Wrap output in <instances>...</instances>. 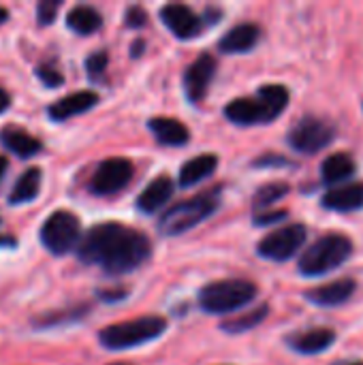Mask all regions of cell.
<instances>
[{"label": "cell", "mask_w": 363, "mask_h": 365, "mask_svg": "<svg viewBox=\"0 0 363 365\" xmlns=\"http://www.w3.org/2000/svg\"><path fill=\"white\" fill-rule=\"evenodd\" d=\"M150 240L120 222H101L92 227L77 246L79 261L98 265L109 276H124L148 261Z\"/></svg>", "instance_id": "cell-1"}, {"label": "cell", "mask_w": 363, "mask_h": 365, "mask_svg": "<svg viewBox=\"0 0 363 365\" xmlns=\"http://www.w3.org/2000/svg\"><path fill=\"white\" fill-rule=\"evenodd\" d=\"M220 205V192L218 190H210V192H201L188 201H182L173 207H169L160 220H158V233L165 237H175L182 235L190 229H195L197 225H201L205 218H210Z\"/></svg>", "instance_id": "cell-2"}, {"label": "cell", "mask_w": 363, "mask_h": 365, "mask_svg": "<svg viewBox=\"0 0 363 365\" xmlns=\"http://www.w3.org/2000/svg\"><path fill=\"white\" fill-rule=\"evenodd\" d=\"M351 252H353V242L347 235L329 233V235H323L321 240H317L300 257L297 269L306 278L325 276V274L338 269L340 265H344L349 261Z\"/></svg>", "instance_id": "cell-3"}, {"label": "cell", "mask_w": 363, "mask_h": 365, "mask_svg": "<svg viewBox=\"0 0 363 365\" xmlns=\"http://www.w3.org/2000/svg\"><path fill=\"white\" fill-rule=\"evenodd\" d=\"M257 284L244 278L218 280L199 291V306L208 314H227L246 308L257 299Z\"/></svg>", "instance_id": "cell-4"}, {"label": "cell", "mask_w": 363, "mask_h": 365, "mask_svg": "<svg viewBox=\"0 0 363 365\" xmlns=\"http://www.w3.org/2000/svg\"><path fill=\"white\" fill-rule=\"evenodd\" d=\"M167 331V321L163 317H141L126 323H116L98 334V340L109 351H128L160 338Z\"/></svg>", "instance_id": "cell-5"}, {"label": "cell", "mask_w": 363, "mask_h": 365, "mask_svg": "<svg viewBox=\"0 0 363 365\" xmlns=\"http://www.w3.org/2000/svg\"><path fill=\"white\" fill-rule=\"evenodd\" d=\"M81 225L79 218L66 210L53 212L41 227V244L51 255H66L81 242Z\"/></svg>", "instance_id": "cell-6"}, {"label": "cell", "mask_w": 363, "mask_h": 365, "mask_svg": "<svg viewBox=\"0 0 363 365\" xmlns=\"http://www.w3.org/2000/svg\"><path fill=\"white\" fill-rule=\"evenodd\" d=\"M306 235H308V231L304 225H300V222L287 225V227L276 229L274 233L265 235L261 240V244L257 246V252L261 259H267V261H278V263L289 261L304 246Z\"/></svg>", "instance_id": "cell-7"}, {"label": "cell", "mask_w": 363, "mask_h": 365, "mask_svg": "<svg viewBox=\"0 0 363 365\" xmlns=\"http://www.w3.org/2000/svg\"><path fill=\"white\" fill-rule=\"evenodd\" d=\"M334 141V126L319 118H302L289 133V143L300 154H317Z\"/></svg>", "instance_id": "cell-8"}, {"label": "cell", "mask_w": 363, "mask_h": 365, "mask_svg": "<svg viewBox=\"0 0 363 365\" xmlns=\"http://www.w3.org/2000/svg\"><path fill=\"white\" fill-rule=\"evenodd\" d=\"M133 163L126 158H107L103 160L92 180H90V190L98 197L120 192L131 180H133Z\"/></svg>", "instance_id": "cell-9"}, {"label": "cell", "mask_w": 363, "mask_h": 365, "mask_svg": "<svg viewBox=\"0 0 363 365\" xmlns=\"http://www.w3.org/2000/svg\"><path fill=\"white\" fill-rule=\"evenodd\" d=\"M216 73V58L212 53H201L184 73V92L190 103H199L214 79Z\"/></svg>", "instance_id": "cell-10"}, {"label": "cell", "mask_w": 363, "mask_h": 365, "mask_svg": "<svg viewBox=\"0 0 363 365\" xmlns=\"http://www.w3.org/2000/svg\"><path fill=\"white\" fill-rule=\"evenodd\" d=\"M163 24L182 41L195 38L201 32V17L186 4H167L160 9Z\"/></svg>", "instance_id": "cell-11"}, {"label": "cell", "mask_w": 363, "mask_h": 365, "mask_svg": "<svg viewBox=\"0 0 363 365\" xmlns=\"http://www.w3.org/2000/svg\"><path fill=\"white\" fill-rule=\"evenodd\" d=\"M98 103V94L92 92V90H81V92H73L56 103H51L47 107V115L53 120V122H62V120H68L73 115H79V113H86L88 109H92L94 105Z\"/></svg>", "instance_id": "cell-12"}, {"label": "cell", "mask_w": 363, "mask_h": 365, "mask_svg": "<svg viewBox=\"0 0 363 365\" xmlns=\"http://www.w3.org/2000/svg\"><path fill=\"white\" fill-rule=\"evenodd\" d=\"M355 289H357V282L353 278H342V280H336V282H329L325 287L308 291L306 299L319 308H336V306L349 302L353 297Z\"/></svg>", "instance_id": "cell-13"}, {"label": "cell", "mask_w": 363, "mask_h": 365, "mask_svg": "<svg viewBox=\"0 0 363 365\" xmlns=\"http://www.w3.org/2000/svg\"><path fill=\"white\" fill-rule=\"evenodd\" d=\"M171 197H173V182H171V178L169 175H158L139 195L137 207L143 214H156L158 210H163L169 203Z\"/></svg>", "instance_id": "cell-14"}, {"label": "cell", "mask_w": 363, "mask_h": 365, "mask_svg": "<svg viewBox=\"0 0 363 365\" xmlns=\"http://www.w3.org/2000/svg\"><path fill=\"white\" fill-rule=\"evenodd\" d=\"M225 115L240 126H252V124H265L267 113L259 98H233L225 107Z\"/></svg>", "instance_id": "cell-15"}, {"label": "cell", "mask_w": 363, "mask_h": 365, "mask_svg": "<svg viewBox=\"0 0 363 365\" xmlns=\"http://www.w3.org/2000/svg\"><path fill=\"white\" fill-rule=\"evenodd\" d=\"M216 167H218L216 154H199V156H195L182 165L178 182L182 188H193V186L201 184L203 180H208L216 171Z\"/></svg>", "instance_id": "cell-16"}, {"label": "cell", "mask_w": 363, "mask_h": 365, "mask_svg": "<svg viewBox=\"0 0 363 365\" xmlns=\"http://www.w3.org/2000/svg\"><path fill=\"white\" fill-rule=\"evenodd\" d=\"M323 207L334 212H355L363 207V184H349L327 190L323 197Z\"/></svg>", "instance_id": "cell-17"}, {"label": "cell", "mask_w": 363, "mask_h": 365, "mask_svg": "<svg viewBox=\"0 0 363 365\" xmlns=\"http://www.w3.org/2000/svg\"><path fill=\"white\" fill-rule=\"evenodd\" d=\"M259 41V28L255 24H240L231 28L218 43L223 53H244L250 51Z\"/></svg>", "instance_id": "cell-18"}, {"label": "cell", "mask_w": 363, "mask_h": 365, "mask_svg": "<svg viewBox=\"0 0 363 365\" xmlns=\"http://www.w3.org/2000/svg\"><path fill=\"white\" fill-rule=\"evenodd\" d=\"M148 128L163 145H184L190 139V130L175 118H152Z\"/></svg>", "instance_id": "cell-19"}, {"label": "cell", "mask_w": 363, "mask_h": 365, "mask_svg": "<svg viewBox=\"0 0 363 365\" xmlns=\"http://www.w3.org/2000/svg\"><path fill=\"white\" fill-rule=\"evenodd\" d=\"M334 342H336V334L332 329L317 327V329H310V331H304V334L295 336L291 340V346L300 355H319V353L327 351Z\"/></svg>", "instance_id": "cell-20"}, {"label": "cell", "mask_w": 363, "mask_h": 365, "mask_svg": "<svg viewBox=\"0 0 363 365\" xmlns=\"http://www.w3.org/2000/svg\"><path fill=\"white\" fill-rule=\"evenodd\" d=\"M0 143L19 158H30V156L39 154V150H41L39 139H34L32 135H28V133H24V130H19L15 126H6L0 133Z\"/></svg>", "instance_id": "cell-21"}, {"label": "cell", "mask_w": 363, "mask_h": 365, "mask_svg": "<svg viewBox=\"0 0 363 365\" xmlns=\"http://www.w3.org/2000/svg\"><path fill=\"white\" fill-rule=\"evenodd\" d=\"M353 173H355V160L344 152H336V154L327 156L321 165V178L329 186L349 180Z\"/></svg>", "instance_id": "cell-22"}, {"label": "cell", "mask_w": 363, "mask_h": 365, "mask_svg": "<svg viewBox=\"0 0 363 365\" xmlns=\"http://www.w3.org/2000/svg\"><path fill=\"white\" fill-rule=\"evenodd\" d=\"M39 190H41V169L39 167H30L15 182L11 195H9V203L11 205L30 203V201H34L39 197Z\"/></svg>", "instance_id": "cell-23"}, {"label": "cell", "mask_w": 363, "mask_h": 365, "mask_svg": "<svg viewBox=\"0 0 363 365\" xmlns=\"http://www.w3.org/2000/svg\"><path fill=\"white\" fill-rule=\"evenodd\" d=\"M66 26L77 32V34H92L96 32L101 26H103V17L96 9L88 6V4H79V6H73L68 13H66Z\"/></svg>", "instance_id": "cell-24"}, {"label": "cell", "mask_w": 363, "mask_h": 365, "mask_svg": "<svg viewBox=\"0 0 363 365\" xmlns=\"http://www.w3.org/2000/svg\"><path fill=\"white\" fill-rule=\"evenodd\" d=\"M257 98L263 103L265 113H267V122L276 120L289 105V90L280 83H267L261 86L257 92Z\"/></svg>", "instance_id": "cell-25"}, {"label": "cell", "mask_w": 363, "mask_h": 365, "mask_svg": "<svg viewBox=\"0 0 363 365\" xmlns=\"http://www.w3.org/2000/svg\"><path fill=\"white\" fill-rule=\"evenodd\" d=\"M267 314H270V308L267 306H259L257 310H250V312H246V314H242L237 319L225 321L223 323V331H227V334H244V331H250L257 325H261Z\"/></svg>", "instance_id": "cell-26"}, {"label": "cell", "mask_w": 363, "mask_h": 365, "mask_svg": "<svg viewBox=\"0 0 363 365\" xmlns=\"http://www.w3.org/2000/svg\"><path fill=\"white\" fill-rule=\"evenodd\" d=\"M289 184H285V182H276V184H265L263 188H259L257 190V195H255V199H252V203H255V207H270V205H274L276 201H280V199H285L287 195H289Z\"/></svg>", "instance_id": "cell-27"}, {"label": "cell", "mask_w": 363, "mask_h": 365, "mask_svg": "<svg viewBox=\"0 0 363 365\" xmlns=\"http://www.w3.org/2000/svg\"><path fill=\"white\" fill-rule=\"evenodd\" d=\"M58 9H60V2H58V0H41V2L36 4L39 24H41V26L53 24V19H56V15H58Z\"/></svg>", "instance_id": "cell-28"}, {"label": "cell", "mask_w": 363, "mask_h": 365, "mask_svg": "<svg viewBox=\"0 0 363 365\" xmlns=\"http://www.w3.org/2000/svg\"><path fill=\"white\" fill-rule=\"evenodd\" d=\"M107 62H109V56H107L105 51H96V53H92V56H88V60H86V71H88L90 79H98V77L105 73Z\"/></svg>", "instance_id": "cell-29"}, {"label": "cell", "mask_w": 363, "mask_h": 365, "mask_svg": "<svg viewBox=\"0 0 363 365\" xmlns=\"http://www.w3.org/2000/svg\"><path fill=\"white\" fill-rule=\"evenodd\" d=\"M36 77H39L47 88H58V86L64 83V77H62L58 71L49 68V66H39V68H36Z\"/></svg>", "instance_id": "cell-30"}, {"label": "cell", "mask_w": 363, "mask_h": 365, "mask_svg": "<svg viewBox=\"0 0 363 365\" xmlns=\"http://www.w3.org/2000/svg\"><path fill=\"white\" fill-rule=\"evenodd\" d=\"M124 21H126L128 28H143L148 24V13L141 6H128Z\"/></svg>", "instance_id": "cell-31"}, {"label": "cell", "mask_w": 363, "mask_h": 365, "mask_svg": "<svg viewBox=\"0 0 363 365\" xmlns=\"http://www.w3.org/2000/svg\"><path fill=\"white\" fill-rule=\"evenodd\" d=\"M287 218V212L285 210H274V212H261L255 216V225L257 227H267V225H274V222H280Z\"/></svg>", "instance_id": "cell-32"}, {"label": "cell", "mask_w": 363, "mask_h": 365, "mask_svg": "<svg viewBox=\"0 0 363 365\" xmlns=\"http://www.w3.org/2000/svg\"><path fill=\"white\" fill-rule=\"evenodd\" d=\"M9 105H11V98H9L6 90L0 88V113H4V111L9 109Z\"/></svg>", "instance_id": "cell-33"}, {"label": "cell", "mask_w": 363, "mask_h": 365, "mask_svg": "<svg viewBox=\"0 0 363 365\" xmlns=\"http://www.w3.org/2000/svg\"><path fill=\"white\" fill-rule=\"evenodd\" d=\"M11 246H15V240L0 231V248H11Z\"/></svg>", "instance_id": "cell-34"}, {"label": "cell", "mask_w": 363, "mask_h": 365, "mask_svg": "<svg viewBox=\"0 0 363 365\" xmlns=\"http://www.w3.org/2000/svg\"><path fill=\"white\" fill-rule=\"evenodd\" d=\"M124 297V293L120 291V293H101V299H105V302H111V299H122Z\"/></svg>", "instance_id": "cell-35"}, {"label": "cell", "mask_w": 363, "mask_h": 365, "mask_svg": "<svg viewBox=\"0 0 363 365\" xmlns=\"http://www.w3.org/2000/svg\"><path fill=\"white\" fill-rule=\"evenodd\" d=\"M141 49H143V41H135L133 43V58L141 56Z\"/></svg>", "instance_id": "cell-36"}, {"label": "cell", "mask_w": 363, "mask_h": 365, "mask_svg": "<svg viewBox=\"0 0 363 365\" xmlns=\"http://www.w3.org/2000/svg\"><path fill=\"white\" fill-rule=\"evenodd\" d=\"M6 167H9V160H6L4 156H0V180H2L4 173H6Z\"/></svg>", "instance_id": "cell-37"}, {"label": "cell", "mask_w": 363, "mask_h": 365, "mask_svg": "<svg viewBox=\"0 0 363 365\" xmlns=\"http://www.w3.org/2000/svg\"><path fill=\"white\" fill-rule=\"evenodd\" d=\"M6 19H9V13H6V9L0 6V24H4Z\"/></svg>", "instance_id": "cell-38"}, {"label": "cell", "mask_w": 363, "mask_h": 365, "mask_svg": "<svg viewBox=\"0 0 363 365\" xmlns=\"http://www.w3.org/2000/svg\"><path fill=\"white\" fill-rule=\"evenodd\" d=\"M336 365H363V361H347V364H336Z\"/></svg>", "instance_id": "cell-39"}, {"label": "cell", "mask_w": 363, "mask_h": 365, "mask_svg": "<svg viewBox=\"0 0 363 365\" xmlns=\"http://www.w3.org/2000/svg\"><path fill=\"white\" fill-rule=\"evenodd\" d=\"M113 365H122V364H113Z\"/></svg>", "instance_id": "cell-40"}]
</instances>
